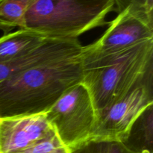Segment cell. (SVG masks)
Wrapping results in <instances>:
<instances>
[{"mask_svg":"<svg viewBox=\"0 0 153 153\" xmlns=\"http://www.w3.org/2000/svg\"><path fill=\"white\" fill-rule=\"evenodd\" d=\"M82 83L98 114L129 92L153 70V40L111 53L81 52Z\"/></svg>","mask_w":153,"mask_h":153,"instance_id":"2","label":"cell"},{"mask_svg":"<svg viewBox=\"0 0 153 153\" xmlns=\"http://www.w3.org/2000/svg\"><path fill=\"white\" fill-rule=\"evenodd\" d=\"M152 108H146L131 126L122 142L137 153H152Z\"/></svg>","mask_w":153,"mask_h":153,"instance_id":"9","label":"cell"},{"mask_svg":"<svg viewBox=\"0 0 153 153\" xmlns=\"http://www.w3.org/2000/svg\"><path fill=\"white\" fill-rule=\"evenodd\" d=\"M152 72L150 70L123 98L97 115L90 140H123L137 117L153 105Z\"/></svg>","mask_w":153,"mask_h":153,"instance_id":"5","label":"cell"},{"mask_svg":"<svg viewBox=\"0 0 153 153\" xmlns=\"http://www.w3.org/2000/svg\"><path fill=\"white\" fill-rule=\"evenodd\" d=\"M72 153H137L120 140H89L71 149Z\"/></svg>","mask_w":153,"mask_h":153,"instance_id":"11","label":"cell"},{"mask_svg":"<svg viewBox=\"0 0 153 153\" xmlns=\"http://www.w3.org/2000/svg\"><path fill=\"white\" fill-rule=\"evenodd\" d=\"M114 0H34L25 13L24 29L48 39L74 40L108 24Z\"/></svg>","mask_w":153,"mask_h":153,"instance_id":"3","label":"cell"},{"mask_svg":"<svg viewBox=\"0 0 153 153\" xmlns=\"http://www.w3.org/2000/svg\"><path fill=\"white\" fill-rule=\"evenodd\" d=\"M29 5L28 0H1L0 30L7 33L14 28H22Z\"/></svg>","mask_w":153,"mask_h":153,"instance_id":"10","label":"cell"},{"mask_svg":"<svg viewBox=\"0 0 153 153\" xmlns=\"http://www.w3.org/2000/svg\"><path fill=\"white\" fill-rule=\"evenodd\" d=\"M45 114L57 135L70 149L91 139L96 111L82 82L69 88Z\"/></svg>","mask_w":153,"mask_h":153,"instance_id":"4","label":"cell"},{"mask_svg":"<svg viewBox=\"0 0 153 153\" xmlns=\"http://www.w3.org/2000/svg\"><path fill=\"white\" fill-rule=\"evenodd\" d=\"M108 28L94 43L83 46L91 53H111L153 40V25L129 10H123L108 22Z\"/></svg>","mask_w":153,"mask_h":153,"instance_id":"6","label":"cell"},{"mask_svg":"<svg viewBox=\"0 0 153 153\" xmlns=\"http://www.w3.org/2000/svg\"><path fill=\"white\" fill-rule=\"evenodd\" d=\"M49 39L24 29L0 37V62L10 61L31 52Z\"/></svg>","mask_w":153,"mask_h":153,"instance_id":"8","label":"cell"},{"mask_svg":"<svg viewBox=\"0 0 153 153\" xmlns=\"http://www.w3.org/2000/svg\"><path fill=\"white\" fill-rule=\"evenodd\" d=\"M28 1H29V2H30V4H31V2H32V1H34V0H28Z\"/></svg>","mask_w":153,"mask_h":153,"instance_id":"14","label":"cell"},{"mask_svg":"<svg viewBox=\"0 0 153 153\" xmlns=\"http://www.w3.org/2000/svg\"><path fill=\"white\" fill-rule=\"evenodd\" d=\"M0 1H1V0H0Z\"/></svg>","mask_w":153,"mask_h":153,"instance_id":"15","label":"cell"},{"mask_svg":"<svg viewBox=\"0 0 153 153\" xmlns=\"http://www.w3.org/2000/svg\"><path fill=\"white\" fill-rule=\"evenodd\" d=\"M114 2L118 13L128 9L153 25V0H114Z\"/></svg>","mask_w":153,"mask_h":153,"instance_id":"13","label":"cell"},{"mask_svg":"<svg viewBox=\"0 0 153 153\" xmlns=\"http://www.w3.org/2000/svg\"><path fill=\"white\" fill-rule=\"evenodd\" d=\"M53 128L46 114L0 118V153H19Z\"/></svg>","mask_w":153,"mask_h":153,"instance_id":"7","label":"cell"},{"mask_svg":"<svg viewBox=\"0 0 153 153\" xmlns=\"http://www.w3.org/2000/svg\"><path fill=\"white\" fill-rule=\"evenodd\" d=\"M80 55L32 67L0 82V118L47 112L69 88L82 82Z\"/></svg>","mask_w":153,"mask_h":153,"instance_id":"1","label":"cell"},{"mask_svg":"<svg viewBox=\"0 0 153 153\" xmlns=\"http://www.w3.org/2000/svg\"><path fill=\"white\" fill-rule=\"evenodd\" d=\"M19 153H72V152L52 129L46 137L37 140Z\"/></svg>","mask_w":153,"mask_h":153,"instance_id":"12","label":"cell"}]
</instances>
